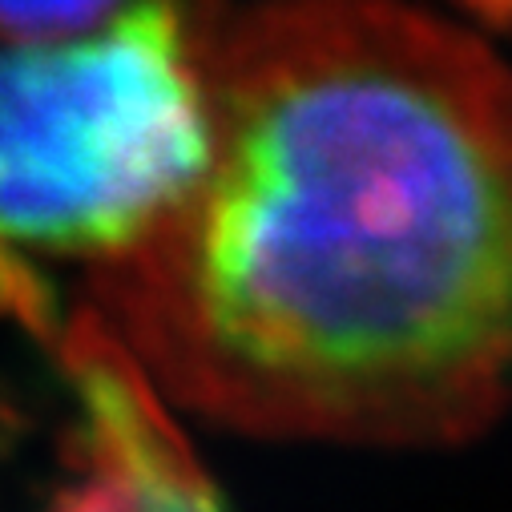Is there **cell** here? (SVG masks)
Returning <instances> with one entry per match:
<instances>
[{"instance_id":"3957f363","label":"cell","mask_w":512,"mask_h":512,"mask_svg":"<svg viewBox=\"0 0 512 512\" xmlns=\"http://www.w3.org/2000/svg\"><path fill=\"white\" fill-rule=\"evenodd\" d=\"M77 400L73 476L45 512H226L158 379L89 303L61 327L29 303Z\"/></svg>"},{"instance_id":"7a4b0ae2","label":"cell","mask_w":512,"mask_h":512,"mask_svg":"<svg viewBox=\"0 0 512 512\" xmlns=\"http://www.w3.org/2000/svg\"><path fill=\"white\" fill-rule=\"evenodd\" d=\"M222 0H125L61 41L9 45L0 214L13 246L89 267L134 250L202 178Z\"/></svg>"},{"instance_id":"6da1fadb","label":"cell","mask_w":512,"mask_h":512,"mask_svg":"<svg viewBox=\"0 0 512 512\" xmlns=\"http://www.w3.org/2000/svg\"><path fill=\"white\" fill-rule=\"evenodd\" d=\"M202 178L89 267L158 388L263 440L448 448L512 412V69L412 0H254Z\"/></svg>"},{"instance_id":"277c9868","label":"cell","mask_w":512,"mask_h":512,"mask_svg":"<svg viewBox=\"0 0 512 512\" xmlns=\"http://www.w3.org/2000/svg\"><path fill=\"white\" fill-rule=\"evenodd\" d=\"M121 5L125 0H0V21H5L9 45H33L93 29Z\"/></svg>"},{"instance_id":"5b68a950","label":"cell","mask_w":512,"mask_h":512,"mask_svg":"<svg viewBox=\"0 0 512 512\" xmlns=\"http://www.w3.org/2000/svg\"><path fill=\"white\" fill-rule=\"evenodd\" d=\"M464 9H472L476 17H484L488 25L512 29V0H460Z\"/></svg>"}]
</instances>
